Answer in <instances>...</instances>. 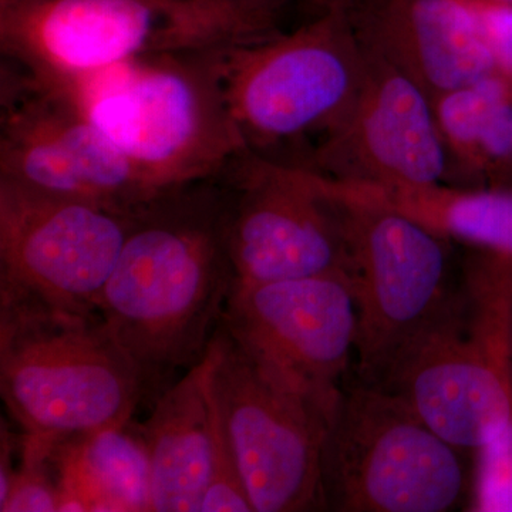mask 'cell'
<instances>
[{
    "instance_id": "6da1fadb",
    "label": "cell",
    "mask_w": 512,
    "mask_h": 512,
    "mask_svg": "<svg viewBox=\"0 0 512 512\" xmlns=\"http://www.w3.org/2000/svg\"><path fill=\"white\" fill-rule=\"evenodd\" d=\"M235 276L218 178L164 192L134 211L99 313L154 400L205 356Z\"/></svg>"
},
{
    "instance_id": "7a4b0ae2",
    "label": "cell",
    "mask_w": 512,
    "mask_h": 512,
    "mask_svg": "<svg viewBox=\"0 0 512 512\" xmlns=\"http://www.w3.org/2000/svg\"><path fill=\"white\" fill-rule=\"evenodd\" d=\"M373 386L473 454L512 421V256L468 247L446 301Z\"/></svg>"
},
{
    "instance_id": "3957f363",
    "label": "cell",
    "mask_w": 512,
    "mask_h": 512,
    "mask_svg": "<svg viewBox=\"0 0 512 512\" xmlns=\"http://www.w3.org/2000/svg\"><path fill=\"white\" fill-rule=\"evenodd\" d=\"M218 49L146 57L69 83L157 195L218 177L245 150L222 94Z\"/></svg>"
},
{
    "instance_id": "277c9868",
    "label": "cell",
    "mask_w": 512,
    "mask_h": 512,
    "mask_svg": "<svg viewBox=\"0 0 512 512\" xmlns=\"http://www.w3.org/2000/svg\"><path fill=\"white\" fill-rule=\"evenodd\" d=\"M276 33L224 0H0L2 59L53 82Z\"/></svg>"
},
{
    "instance_id": "5b68a950",
    "label": "cell",
    "mask_w": 512,
    "mask_h": 512,
    "mask_svg": "<svg viewBox=\"0 0 512 512\" xmlns=\"http://www.w3.org/2000/svg\"><path fill=\"white\" fill-rule=\"evenodd\" d=\"M222 94L245 150L293 168L339 126L355 100L363 50L349 13L217 50Z\"/></svg>"
},
{
    "instance_id": "8992f818",
    "label": "cell",
    "mask_w": 512,
    "mask_h": 512,
    "mask_svg": "<svg viewBox=\"0 0 512 512\" xmlns=\"http://www.w3.org/2000/svg\"><path fill=\"white\" fill-rule=\"evenodd\" d=\"M0 394L23 433L50 441L126 426L143 382L99 312L0 303Z\"/></svg>"
},
{
    "instance_id": "52a82bcc",
    "label": "cell",
    "mask_w": 512,
    "mask_h": 512,
    "mask_svg": "<svg viewBox=\"0 0 512 512\" xmlns=\"http://www.w3.org/2000/svg\"><path fill=\"white\" fill-rule=\"evenodd\" d=\"M466 454L396 394L343 387L323 441L326 510L448 512L470 497Z\"/></svg>"
},
{
    "instance_id": "ba28073f",
    "label": "cell",
    "mask_w": 512,
    "mask_h": 512,
    "mask_svg": "<svg viewBox=\"0 0 512 512\" xmlns=\"http://www.w3.org/2000/svg\"><path fill=\"white\" fill-rule=\"evenodd\" d=\"M306 173L335 202L345 229L357 308V376L372 384L450 295L458 275L453 241L332 178Z\"/></svg>"
},
{
    "instance_id": "9c48e42d",
    "label": "cell",
    "mask_w": 512,
    "mask_h": 512,
    "mask_svg": "<svg viewBox=\"0 0 512 512\" xmlns=\"http://www.w3.org/2000/svg\"><path fill=\"white\" fill-rule=\"evenodd\" d=\"M211 387L254 512L325 511L323 441L332 414L248 355L224 329Z\"/></svg>"
},
{
    "instance_id": "30bf717a",
    "label": "cell",
    "mask_w": 512,
    "mask_h": 512,
    "mask_svg": "<svg viewBox=\"0 0 512 512\" xmlns=\"http://www.w3.org/2000/svg\"><path fill=\"white\" fill-rule=\"evenodd\" d=\"M0 178L126 212L160 197L70 87L6 59L0 67Z\"/></svg>"
},
{
    "instance_id": "8fae6325",
    "label": "cell",
    "mask_w": 512,
    "mask_h": 512,
    "mask_svg": "<svg viewBox=\"0 0 512 512\" xmlns=\"http://www.w3.org/2000/svg\"><path fill=\"white\" fill-rule=\"evenodd\" d=\"M133 215L0 178V303L99 312Z\"/></svg>"
},
{
    "instance_id": "7c38bea8",
    "label": "cell",
    "mask_w": 512,
    "mask_h": 512,
    "mask_svg": "<svg viewBox=\"0 0 512 512\" xmlns=\"http://www.w3.org/2000/svg\"><path fill=\"white\" fill-rule=\"evenodd\" d=\"M235 284L352 271L338 208L301 168L244 150L218 175Z\"/></svg>"
},
{
    "instance_id": "4fadbf2b",
    "label": "cell",
    "mask_w": 512,
    "mask_h": 512,
    "mask_svg": "<svg viewBox=\"0 0 512 512\" xmlns=\"http://www.w3.org/2000/svg\"><path fill=\"white\" fill-rule=\"evenodd\" d=\"M220 326L272 375L335 414L356 353L348 274L234 284Z\"/></svg>"
},
{
    "instance_id": "5bb4252c",
    "label": "cell",
    "mask_w": 512,
    "mask_h": 512,
    "mask_svg": "<svg viewBox=\"0 0 512 512\" xmlns=\"http://www.w3.org/2000/svg\"><path fill=\"white\" fill-rule=\"evenodd\" d=\"M360 45L355 100L301 170L380 187L454 185L430 97L386 57Z\"/></svg>"
},
{
    "instance_id": "9a60e30c",
    "label": "cell",
    "mask_w": 512,
    "mask_h": 512,
    "mask_svg": "<svg viewBox=\"0 0 512 512\" xmlns=\"http://www.w3.org/2000/svg\"><path fill=\"white\" fill-rule=\"evenodd\" d=\"M349 18L360 43L431 100L497 73L477 10L467 0H360Z\"/></svg>"
},
{
    "instance_id": "2e32d148",
    "label": "cell",
    "mask_w": 512,
    "mask_h": 512,
    "mask_svg": "<svg viewBox=\"0 0 512 512\" xmlns=\"http://www.w3.org/2000/svg\"><path fill=\"white\" fill-rule=\"evenodd\" d=\"M211 350L164 390L138 431L147 448L151 511L200 512L212 474Z\"/></svg>"
},
{
    "instance_id": "e0dca14e",
    "label": "cell",
    "mask_w": 512,
    "mask_h": 512,
    "mask_svg": "<svg viewBox=\"0 0 512 512\" xmlns=\"http://www.w3.org/2000/svg\"><path fill=\"white\" fill-rule=\"evenodd\" d=\"M52 460L59 511H151L147 448L131 421L56 441Z\"/></svg>"
},
{
    "instance_id": "ac0fdd59",
    "label": "cell",
    "mask_w": 512,
    "mask_h": 512,
    "mask_svg": "<svg viewBox=\"0 0 512 512\" xmlns=\"http://www.w3.org/2000/svg\"><path fill=\"white\" fill-rule=\"evenodd\" d=\"M431 103L454 185L512 188V80L493 73Z\"/></svg>"
},
{
    "instance_id": "d6986e66",
    "label": "cell",
    "mask_w": 512,
    "mask_h": 512,
    "mask_svg": "<svg viewBox=\"0 0 512 512\" xmlns=\"http://www.w3.org/2000/svg\"><path fill=\"white\" fill-rule=\"evenodd\" d=\"M348 190L402 212L450 241L512 256V188L380 187L346 183Z\"/></svg>"
},
{
    "instance_id": "ffe728a7",
    "label": "cell",
    "mask_w": 512,
    "mask_h": 512,
    "mask_svg": "<svg viewBox=\"0 0 512 512\" xmlns=\"http://www.w3.org/2000/svg\"><path fill=\"white\" fill-rule=\"evenodd\" d=\"M56 441L22 434L20 463L9 493L0 501L2 512L59 511V484L52 460Z\"/></svg>"
},
{
    "instance_id": "44dd1931",
    "label": "cell",
    "mask_w": 512,
    "mask_h": 512,
    "mask_svg": "<svg viewBox=\"0 0 512 512\" xmlns=\"http://www.w3.org/2000/svg\"><path fill=\"white\" fill-rule=\"evenodd\" d=\"M468 510L512 512V421L473 453Z\"/></svg>"
},
{
    "instance_id": "7402d4cb",
    "label": "cell",
    "mask_w": 512,
    "mask_h": 512,
    "mask_svg": "<svg viewBox=\"0 0 512 512\" xmlns=\"http://www.w3.org/2000/svg\"><path fill=\"white\" fill-rule=\"evenodd\" d=\"M495 72L512 80V6L473 3Z\"/></svg>"
},
{
    "instance_id": "603a6c76",
    "label": "cell",
    "mask_w": 512,
    "mask_h": 512,
    "mask_svg": "<svg viewBox=\"0 0 512 512\" xmlns=\"http://www.w3.org/2000/svg\"><path fill=\"white\" fill-rule=\"evenodd\" d=\"M224 2L247 13L266 28L274 30V32H282L279 29V20H281L286 6L292 0H224Z\"/></svg>"
},
{
    "instance_id": "cb8c5ba5",
    "label": "cell",
    "mask_w": 512,
    "mask_h": 512,
    "mask_svg": "<svg viewBox=\"0 0 512 512\" xmlns=\"http://www.w3.org/2000/svg\"><path fill=\"white\" fill-rule=\"evenodd\" d=\"M313 16L323 15L328 12H346L355 8L360 0H301Z\"/></svg>"
},
{
    "instance_id": "d4e9b609",
    "label": "cell",
    "mask_w": 512,
    "mask_h": 512,
    "mask_svg": "<svg viewBox=\"0 0 512 512\" xmlns=\"http://www.w3.org/2000/svg\"><path fill=\"white\" fill-rule=\"evenodd\" d=\"M471 3H490V5H511L512 0H467Z\"/></svg>"
}]
</instances>
